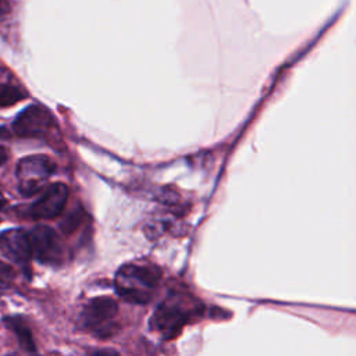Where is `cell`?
Masks as SVG:
<instances>
[{"label":"cell","mask_w":356,"mask_h":356,"mask_svg":"<svg viewBox=\"0 0 356 356\" xmlns=\"http://www.w3.org/2000/svg\"><path fill=\"white\" fill-rule=\"evenodd\" d=\"M117 312L118 306L111 298H95L85 306L82 312V323L97 337L106 338L115 331Z\"/></svg>","instance_id":"3"},{"label":"cell","mask_w":356,"mask_h":356,"mask_svg":"<svg viewBox=\"0 0 356 356\" xmlns=\"http://www.w3.org/2000/svg\"><path fill=\"white\" fill-rule=\"evenodd\" d=\"M191 313L192 310L185 307L178 296L168 298L154 312L152 325L164 338H172L189 321Z\"/></svg>","instance_id":"4"},{"label":"cell","mask_w":356,"mask_h":356,"mask_svg":"<svg viewBox=\"0 0 356 356\" xmlns=\"http://www.w3.org/2000/svg\"><path fill=\"white\" fill-rule=\"evenodd\" d=\"M68 200V188L63 182L49 185L40 197L31 206L29 213L35 220H51L61 214Z\"/></svg>","instance_id":"7"},{"label":"cell","mask_w":356,"mask_h":356,"mask_svg":"<svg viewBox=\"0 0 356 356\" xmlns=\"http://www.w3.org/2000/svg\"><path fill=\"white\" fill-rule=\"evenodd\" d=\"M92 356H120V353L114 349L110 348H104V349H97L92 353Z\"/></svg>","instance_id":"13"},{"label":"cell","mask_w":356,"mask_h":356,"mask_svg":"<svg viewBox=\"0 0 356 356\" xmlns=\"http://www.w3.org/2000/svg\"><path fill=\"white\" fill-rule=\"evenodd\" d=\"M6 324L15 334L21 346H24L26 350H35V342H33L31 330L28 328L24 320H21L19 317H7Z\"/></svg>","instance_id":"9"},{"label":"cell","mask_w":356,"mask_h":356,"mask_svg":"<svg viewBox=\"0 0 356 356\" xmlns=\"http://www.w3.org/2000/svg\"><path fill=\"white\" fill-rule=\"evenodd\" d=\"M160 277L157 266L149 263L125 264L115 275V291L127 302L145 305L154 296Z\"/></svg>","instance_id":"1"},{"label":"cell","mask_w":356,"mask_h":356,"mask_svg":"<svg viewBox=\"0 0 356 356\" xmlns=\"http://www.w3.org/2000/svg\"><path fill=\"white\" fill-rule=\"evenodd\" d=\"M56 164L46 154H31L19 160L17 165L18 191L24 196H32L43 189L54 174Z\"/></svg>","instance_id":"2"},{"label":"cell","mask_w":356,"mask_h":356,"mask_svg":"<svg viewBox=\"0 0 356 356\" xmlns=\"http://www.w3.org/2000/svg\"><path fill=\"white\" fill-rule=\"evenodd\" d=\"M28 234L32 256L38 261L51 266H57L63 261L64 246L58 234L53 228L47 225H38Z\"/></svg>","instance_id":"5"},{"label":"cell","mask_w":356,"mask_h":356,"mask_svg":"<svg viewBox=\"0 0 356 356\" xmlns=\"http://www.w3.org/2000/svg\"><path fill=\"white\" fill-rule=\"evenodd\" d=\"M25 93L18 88L7 83H0V107H10L22 100Z\"/></svg>","instance_id":"10"},{"label":"cell","mask_w":356,"mask_h":356,"mask_svg":"<svg viewBox=\"0 0 356 356\" xmlns=\"http://www.w3.org/2000/svg\"><path fill=\"white\" fill-rule=\"evenodd\" d=\"M54 127L53 115L39 104L24 108L13 122V131L21 138H38L49 134Z\"/></svg>","instance_id":"6"},{"label":"cell","mask_w":356,"mask_h":356,"mask_svg":"<svg viewBox=\"0 0 356 356\" xmlns=\"http://www.w3.org/2000/svg\"><path fill=\"white\" fill-rule=\"evenodd\" d=\"M10 132L0 127V165H3L10 157Z\"/></svg>","instance_id":"12"},{"label":"cell","mask_w":356,"mask_h":356,"mask_svg":"<svg viewBox=\"0 0 356 356\" xmlns=\"http://www.w3.org/2000/svg\"><path fill=\"white\" fill-rule=\"evenodd\" d=\"M0 249L11 261L25 267L28 266L32 250L29 234L21 228H11L0 234Z\"/></svg>","instance_id":"8"},{"label":"cell","mask_w":356,"mask_h":356,"mask_svg":"<svg viewBox=\"0 0 356 356\" xmlns=\"http://www.w3.org/2000/svg\"><path fill=\"white\" fill-rule=\"evenodd\" d=\"M4 206H6V199L3 197V195L0 193V210L1 209H4Z\"/></svg>","instance_id":"14"},{"label":"cell","mask_w":356,"mask_h":356,"mask_svg":"<svg viewBox=\"0 0 356 356\" xmlns=\"http://www.w3.org/2000/svg\"><path fill=\"white\" fill-rule=\"evenodd\" d=\"M14 278H15L14 268L10 264L0 260V293L7 291L11 286Z\"/></svg>","instance_id":"11"}]
</instances>
